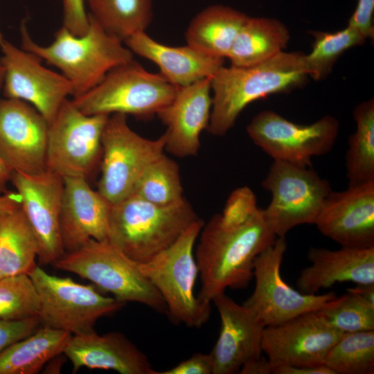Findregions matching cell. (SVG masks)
<instances>
[{
    "mask_svg": "<svg viewBox=\"0 0 374 374\" xmlns=\"http://www.w3.org/2000/svg\"><path fill=\"white\" fill-rule=\"evenodd\" d=\"M199 236L195 256L201 287L197 296L209 303L228 287L246 288L253 277L256 258L277 238L260 208L247 222L233 228L222 226L215 214Z\"/></svg>",
    "mask_w": 374,
    "mask_h": 374,
    "instance_id": "obj_1",
    "label": "cell"
},
{
    "mask_svg": "<svg viewBox=\"0 0 374 374\" xmlns=\"http://www.w3.org/2000/svg\"><path fill=\"white\" fill-rule=\"evenodd\" d=\"M304 56L303 53L282 51L253 66H222L211 78L213 103L208 132L224 135L251 103L303 86L309 76Z\"/></svg>",
    "mask_w": 374,
    "mask_h": 374,
    "instance_id": "obj_2",
    "label": "cell"
},
{
    "mask_svg": "<svg viewBox=\"0 0 374 374\" xmlns=\"http://www.w3.org/2000/svg\"><path fill=\"white\" fill-rule=\"evenodd\" d=\"M88 15L89 25L84 34L75 35L62 26L46 46L33 40L26 23L20 27L21 48L57 68L71 83L73 98L93 88L114 68L134 60V53L123 41Z\"/></svg>",
    "mask_w": 374,
    "mask_h": 374,
    "instance_id": "obj_3",
    "label": "cell"
},
{
    "mask_svg": "<svg viewBox=\"0 0 374 374\" xmlns=\"http://www.w3.org/2000/svg\"><path fill=\"white\" fill-rule=\"evenodd\" d=\"M199 219L185 197L158 205L132 194L111 204L107 241L134 261L143 263L169 247Z\"/></svg>",
    "mask_w": 374,
    "mask_h": 374,
    "instance_id": "obj_4",
    "label": "cell"
},
{
    "mask_svg": "<svg viewBox=\"0 0 374 374\" xmlns=\"http://www.w3.org/2000/svg\"><path fill=\"white\" fill-rule=\"evenodd\" d=\"M204 222L191 224L169 247L148 261L139 263L143 274L157 290L172 320L190 328H199L209 319L211 306L195 294L199 269L194 246Z\"/></svg>",
    "mask_w": 374,
    "mask_h": 374,
    "instance_id": "obj_5",
    "label": "cell"
},
{
    "mask_svg": "<svg viewBox=\"0 0 374 374\" xmlns=\"http://www.w3.org/2000/svg\"><path fill=\"white\" fill-rule=\"evenodd\" d=\"M91 281L100 291L112 294L125 303L136 302L159 312L165 302L134 261L108 241L90 240L80 248L65 253L53 264Z\"/></svg>",
    "mask_w": 374,
    "mask_h": 374,
    "instance_id": "obj_6",
    "label": "cell"
},
{
    "mask_svg": "<svg viewBox=\"0 0 374 374\" xmlns=\"http://www.w3.org/2000/svg\"><path fill=\"white\" fill-rule=\"evenodd\" d=\"M177 90L159 73L148 71L133 60L114 68L96 86L71 100L88 115L122 114L145 118L157 115Z\"/></svg>",
    "mask_w": 374,
    "mask_h": 374,
    "instance_id": "obj_7",
    "label": "cell"
},
{
    "mask_svg": "<svg viewBox=\"0 0 374 374\" xmlns=\"http://www.w3.org/2000/svg\"><path fill=\"white\" fill-rule=\"evenodd\" d=\"M28 276L40 299V323L72 335L94 332L97 320L125 304L103 294L93 284L83 285L69 278L51 275L37 265Z\"/></svg>",
    "mask_w": 374,
    "mask_h": 374,
    "instance_id": "obj_8",
    "label": "cell"
},
{
    "mask_svg": "<svg viewBox=\"0 0 374 374\" xmlns=\"http://www.w3.org/2000/svg\"><path fill=\"white\" fill-rule=\"evenodd\" d=\"M271 196L265 217L277 238L293 228L314 222L332 190L329 182L310 167L274 161L262 182Z\"/></svg>",
    "mask_w": 374,
    "mask_h": 374,
    "instance_id": "obj_9",
    "label": "cell"
},
{
    "mask_svg": "<svg viewBox=\"0 0 374 374\" xmlns=\"http://www.w3.org/2000/svg\"><path fill=\"white\" fill-rule=\"evenodd\" d=\"M164 150L163 134L143 137L130 128L127 115H109L102 135L98 191L111 204L131 195L144 169Z\"/></svg>",
    "mask_w": 374,
    "mask_h": 374,
    "instance_id": "obj_10",
    "label": "cell"
},
{
    "mask_svg": "<svg viewBox=\"0 0 374 374\" xmlns=\"http://www.w3.org/2000/svg\"><path fill=\"white\" fill-rule=\"evenodd\" d=\"M109 115H88L66 99L48 123L46 168L62 178L87 179L101 161L102 135Z\"/></svg>",
    "mask_w": 374,
    "mask_h": 374,
    "instance_id": "obj_11",
    "label": "cell"
},
{
    "mask_svg": "<svg viewBox=\"0 0 374 374\" xmlns=\"http://www.w3.org/2000/svg\"><path fill=\"white\" fill-rule=\"evenodd\" d=\"M286 247L285 238H276L253 262L255 287L242 305L265 327L318 311L337 297L334 292L323 294H303L285 282L280 274V266Z\"/></svg>",
    "mask_w": 374,
    "mask_h": 374,
    "instance_id": "obj_12",
    "label": "cell"
},
{
    "mask_svg": "<svg viewBox=\"0 0 374 374\" xmlns=\"http://www.w3.org/2000/svg\"><path fill=\"white\" fill-rule=\"evenodd\" d=\"M255 145L274 161L311 167L312 159L328 153L339 132L337 118L326 115L309 125L293 123L271 110L255 115L247 126Z\"/></svg>",
    "mask_w": 374,
    "mask_h": 374,
    "instance_id": "obj_13",
    "label": "cell"
},
{
    "mask_svg": "<svg viewBox=\"0 0 374 374\" xmlns=\"http://www.w3.org/2000/svg\"><path fill=\"white\" fill-rule=\"evenodd\" d=\"M0 57L5 69V98L25 101L51 123L73 94L71 83L62 73L49 70L36 55L4 40Z\"/></svg>",
    "mask_w": 374,
    "mask_h": 374,
    "instance_id": "obj_14",
    "label": "cell"
},
{
    "mask_svg": "<svg viewBox=\"0 0 374 374\" xmlns=\"http://www.w3.org/2000/svg\"><path fill=\"white\" fill-rule=\"evenodd\" d=\"M11 182L36 238L39 262L53 265L64 254L60 230L63 178L46 169L35 174L14 172Z\"/></svg>",
    "mask_w": 374,
    "mask_h": 374,
    "instance_id": "obj_15",
    "label": "cell"
},
{
    "mask_svg": "<svg viewBox=\"0 0 374 374\" xmlns=\"http://www.w3.org/2000/svg\"><path fill=\"white\" fill-rule=\"evenodd\" d=\"M343 333L316 312L300 314L263 330L262 350L271 369L282 366L324 364Z\"/></svg>",
    "mask_w": 374,
    "mask_h": 374,
    "instance_id": "obj_16",
    "label": "cell"
},
{
    "mask_svg": "<svg viewBox=\"0 0 374 374\" xmlns=\"http://www.w3.org/2000/svg\"><path fill=\"white\" fill-rule=\"evenodd\" d=\"M48 123L29 103L0 99V157L14 172L35 174L46 168Z\"/></svg>",
    "mask_w": 374,
    "mask_h": 374,
    "instance_id": "obj_17",
    "label": "cell"
},
{
    "mask_svg": "<svg viewBox=\"0 0 374 374\" xmlns=\"http://www.w3.org/2000/svg\"><path fill=\"white\" fill-rule=\"evenodd\" d=\"M314 224L341 247H374V181L331 190Z\"/></svg>",
    "mask_w": 374,
    "mask_h": 374,
    "instance_id": "obj_18",
    "label": "cell"
},
{
    "mask_svg": "<svg viewBox=\"0 0 374 374\" xmlns=\"http://www.w3.org/2000/svg\"><path fill=\"white\" fill-rule=\"evenodd\" d=\"M211 78L177 87L172 100L157 113L166 126L165 150L178 157L197 154L200 135L209 123Z\"/></svg>",
    "mask_w": 374,
    "mask_h": 374,
    "instance_id": "obj_19",
    "label": "cell"
},
{
    "mask_svg": "<svg viewBox=\"0 0 374 374\" xmlns=\"http://www.w3.org/2000/svg\"><path fill=\"white\" fill-rule=\"evenodd\" d=\"M212 302L221 320L220 335L210 353L213 374L239 373L245 363L262 355L265 326L224 292Z\"/></svg>",
    "mask_w": 374,
    "mask_h": 374,
    "instance_id": "obj_20",
    "label": "cell"
},
{
    "mask_svg": "<svg viewBox=\"0 0 374 374\" xmlns=\"http://www.w3.org/2000/svg\"><path fill=\"white\" fill-rule=\"evenodd\" d=\"M63 181L60 230L64 253L92 239L107 241L111 204L91 188L86 178L66 177Z\"/></svg>",
    "mask_w": 374,
    "mask_h": 374,
    "instance_id": "obj_21",
    "label": "cell"
},
{
    "mask_svg": "<svg viewBox=\"0 0 374 374\" xmlns=\"http://www.w3.org/2000/svg\"><path fill=\"white\" fill-rule=\"evenodd\" d=\"M63 353L71 361L73 373L86 367L121 374L157 373L146 355L118 332L72 335Z\"/></svg>",
    "mask_w": 374,
    "mask_h": 374,
    "instance_id": "obj_22",
    "label": "cell"
},
{
    "mask_svg": "<svg viewBox=\"0 0 374 374\" xmlns=\"http://www.w3.org/2000/svg\"><path fill=\"white\" fill-rule=\"evenodd\" d=\"M307 257L312 265L301 271L296 280L303 294H316L337 283H374V247H341L337 250L311 247Z\"/></svg>",
    "mask_w": 374,
    "mask_h": 374,
    "instance_id": "obj_23",
    "label": "cell"
},
{
    "mask_svg": "<svg viewBox=\"0 0 374 374\" xmlns=\"http://www.w3.org/2000/svg\"><path fill=\"white\" fill-rule=\"evenodd\" d=\"M124 44L133 53L157 65L159 73L177 87L212 78L224 66V58L206 54L188 44L182 46L163 44L145 31L129 37Z\"/></svg>",
    "mask_w": 374,
    "mask_h": 374,
    "instance_id": "obj_24",
    "label": "cell"
},
{
    "mask_svg": "<svg viewBox=\"0 0 374 374\" xmlns=\"http://www.w3.org/2000/svg\"><path fill=\"white\" fill-rule=\"evenodd\" d=\"M249 16L223 5L210 6L197 14L186 33V44L206 54L227 57Z\"/></svg>",
    "mask_w": 374,
    "mask_h": 374,
    "instance_id": "obj_25",
    "label": "cell"
},
{
    "mask_svg": "<svg viewBox=\"0 0 374 374\" xmlns=\"http://www.w3.org/2000/svg\"><path fill=\"white\" fill-rule=\"evenodd\" d=\"M290 38L287 26L274 18L249 17L228 55L231 66L247 67L283 51Z\"/></svg>",
    "mask_w": 374,
    "mask_h": 374,
    "instance_id": "obj_26",
    "label": "cell"
},
{
    "mask_svg": "<svg viewBox=\"0 0 374 374\" xmlns=\"http://www.w3.org/2000/svg\"><path fill=\"white\" fill-rule=\"evenodd\" d=\"M72 336L44 326L0 353V374H35L64 350Z\"/></svg>",
    "mask_w": 374,
    "mask_h": 374,
    "instance_id": "obj_27",
    "label": "cell"
},
{
    "mask_svg": "<svg viewBox=\"0 0 374 374\" xmlns=\"http://www.w3.org/2000/svg\"><path fill=\"white\" fill-rule=\"evenodd\" d=\"M37 256L36 238L20 207L0 220V278L28 275Z\"/></svg>",
    "mask_w": 374,
    "mask_h": 374,
    "instance_id": "obj_28",
    "label": "cell"
},
{
    "mask_svg": "<svg viewBox=\"0 0 374 374\" xmlns=\"http://www.w3.org/2000/svg\"><path fill=\"white\" fill-rule=\"evenodd\" d=\"M355 132L348 137L346 154L348 186L374 181V100L371 98L353 110Z\"/></svg>",
    "mask_w": 374,
    "mask_h": 374,
    "instance_id": "obj_29",
    "label": "cell"
},
{
    "mask_svg": "<svg viewBox=\"0 0 374 374\" xmlns=\"http://www.w3.org/2000/svg\"><path fill=\"white\" fill-rule=\"evenodd\" d=\"M89 14L108 33L124 42L145 31L152 19V0H86Z\"/></svg>",
    "mask_w": 374,
    "mask_h": 374,
    "instance_id": "obj_30",
    "label": "cell"
},
{
    "mask_svg": "<svg viewBox=\"0 0 374 374\" xmlns=\"http://www.w3.org/2000/svg\"><path fill=\"white\" fill-rule=\"evenodd\" d=\"M132 194L158 205H170L183 199L184 190L177 162L163 153L144 169Z\"/></svg>",
    "mask_w": 374,
    "mask_h": 374,
    "instance_id": "obj_31",
    "label": "cell"
},
{
    "mask_svg": "<svg viewBox=\"0 0 374 374\" xmlns=\"http://www.w3.org/2000/svg\"><path fill=\"white\" fill-rule=\"evenodd\" d=\"M324 364L334 374L374 373V330L343 333Z\"/></svg>",
    "mask_w": 374,
    "mask_h": 374,
    "instance_id": "obj_32",
    "label": "cell"
},
{
    "mask_svg": "<svg viewBox=\"0 0 374 374\" xmlns=\"http://www.w3.org/2000/svg\"><path fill=\"white\" fill-rule=\"evenodd\" d=\"M310 33L314 40L311 52L305 54L304 60L308 75L314 80L326 78L345 51L363 44L366 40L361 33L348 26L333 33Z\"/></svg>",
    "mask_w": 374,
    "mask_h": 374,
    "instance_id": "obj_33",
    "label": "cell"
},
{
    "mask_svg": "<svg viewBox=\"0 0 374 374\" xmlns=\"http://www.w3.org/2000/svg\"><path fill=\"white\" fill-rule=\"evenodd\" d=\"M347 292L329 301L318 313L341 333L374 330V305L356 293Z\"/></svg>",
    "mask_w": 374,
    "mask_h": 374,
    "instance_id": "obj_34",
    "label": "cell"
},
{
    "mask_svg": "<svg viewBox=\"0 0 374 374\" xmlns=\"http://www.w3.org/2000/svg\"><path fill=\"white\" fill-rule=\"evenodd\" d=\"M40 299L27 274L0 278V320L38 317Z\"/></svg>",
    "mask_w": 374,
    "mask_h": 374,
    "instance_id": "obj_35",
    "label": "cell"
},
{
    "mask_svg": "<svg viewBox=\"0 0 374 374\" xmlns=\"http://www.w3.org/2000/svg\"><path fill=\"white\" fill-rule=\"evenodd\" d=\"M259 208L253 191L247 186H242L231 193L217 217L224 227H237L251 220Z\"/></svg>",
    "mask_w": 374,
    "mask_h": 374,
    "instance_id": "obj_36",
    "label": "cell"
},
{
    "mask_svg": "<svg viewBox=\"0 0 374 374\" xmlns=\"http://www.w3.org/2000/svg\"><path fill=\"white\" fill-rule=\"evenodd\" d=\"M40 324L38 317L0 320V353L12 344L31 335Z\"/></svg>",
    "mask_w": 374,
    "mask_h": 374,
    "instance_id": "obj_37",
    "label": "cell"
},
{
    "mask_svg": "<svg viewBox=\"0 0 374 374\" xmlns=\"http://www.w3.org/2000/svg\"><path fill=\"white\" fill-rule=\"evenodd\" d=\"M86 0H62L63 26L75 35L84 34L89 25L85 10Z\"/></svg>",
    "mask_w": 374,
    "mask_h": 374,
    "instance_id": "obj_38",
    "label": "cell"
},
{
    "mask_svg": "<svg viewBox=\"0 0 374 374\" xmlns=\"http://www.w3.org/2000/svg\"><path fill=\"white\" fill-rule=\"evenodd\" d=\"M374 0H357L356 8L348 19V26L361 33L366 39H373Z\"/></svg>",
    "mask_w": 374,
    "mask_h": 374,
    "instance_id": "obj_39",
    "label": "cell"
},
{
    "mask_svg": "<svg viewBox=\"0 0 374 374\" xmlns=\"http://www.w3.org/2000/svg\"><path fill=\"white\" fill-rule=\"evenodd\" d=\"M156 374H213V362L209 354L197 353L172 368Z\"/></svg>",
    "mask_w": 374,
    "mask_h": 374,
    "instance_id": "obj_40",
    "label": "cell"
},
{
    "mask_svg": "<svg viewBox=\"0 0 374 374\" xmlns=\"http://www.w3.org/2000/svg\"><path fill=\"white\" fill-rule=\"evenodd\" d=\"M274 374H334L333 371L325 364L282 366L273 368Z\"/></svg>",
    "mask_w": 374,
    "mask_h": 374,
    "instance_id": "obj_41",
    "label": "cell"
},
{
    "mask_svg": "<svg viewBox=\"0 0 374 374\" xmlns=\"http://www.w3.org/2000/svg\"><path fill=\"white\" fill-rule=\"evenodd\" d=\"M21 197L18 192L8 190L0 195V220L21 207Z\"/></svg>",
    "mask_w": 374,
    "mask_h": 374,
    "instance_id": "obj_42",
    "label": "cell"
},
{
    "mask_svg": "<svg viewBox=\"0 0 374 374\" xmlns=\"http://www.w3.org/2000/svg\"><path fill=\"white\" fill-rule=\"evenodd\" d=\"M241 374H270L271 367L263 356L253 359L245 363L240 370Z\"/></svg>",
    "mask_w": 374,
    "mask_h": 374,
    "instance_id": "obj_43",
    "label": "cell"
},
{
    "mask_svg": "<svg viewBox=\"0 0 374 374\" xmlns=\"http://www.w3.org/2000/svg\"><path fill=\"white\" fill-rule=\"evenodd\" d=\"M349 290L356 293L364 300L374 305V283L367 285H357Z\"/></svg>",
    "mask_w": 374,
    "mask_h": 374,
    "instance_id": "obj_44",
    "label": "cell"
},
{
    "mask_svg": "<svg viewBox=\"0 0 374 374\" xmlns=\"http://www.w3.org/2000/svg\"><path fill=\"white\" fill-rule=\"evenodd\" d=\"M13 172L0 157V195L6 193L7 185L11 181Z\"/></svg>",
    "mask_w": 374,
    "mask_h": 374,
    "instance_id": "obj_45",
    "label": "cell"
},
{
    "mask_svg": "<svg viewBox=\"0 0 374 374\" xmlns=\"http://www.w3.org/2000/svg\"><path fill=\"white\" fill-rule=\"evenodd\" d=\"M5 77V69L4 66L0 58V89L3 87Z\"/></svg>",
    "mask_w": 374,
    "mask_h": 374,
    "instance_id": "obj_46",
    "label": "cell"
},
{
    "mask_svg": "<svg viewBox=\"0 0 374 374\" xmlns=\"http://www.w3.org/2000/svg\"><path fill=\"white\" fill-rule=\"evenodd\" d=\"M5 40V39L3 38V34L1 31V29H0V46L2 44V43L3 42V41Z\"/></svg>",
    "mask_w": 374,
    "mask_h": 374,
    "instance_id": "obj_47",
    "label": "cell"
}]
</instances>
